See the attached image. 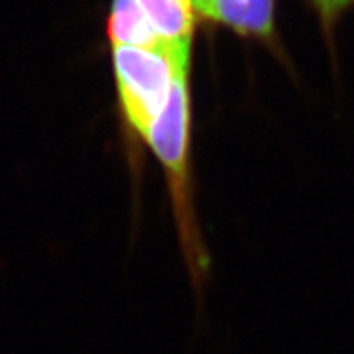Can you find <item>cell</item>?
Returning <instances> with one entry per match:
<instances>
[{
  "instance_id": "cell-4",
  "label": "cell",
  "mask_w": 354,
  "mask_h": 354,
  "mask_svg": "<svg viewBox=\"0 0 354 354\" xmlns=\"http://www.w3.org/2000/svg\"><path fill=\"white\" fill-rule=\"evenodd\" d=\"M109 37L113 46H133L153 51L174 46L159 37L138 0H113L109 19Z\"/></svg>"
},
{
  "instance_id": "cell-5",
  "label": "cell",
  "mask_w": 354,
  "mask_h": 354,
  "mask_svg": "<svg viewBox=\"0 0 354 354\" xmlns=\"http://www.w3.org/2000/svg\"><path fill=\"white\" fill-rule=\"evenodd\" d=\"M138 3L165 41L190 48L194 10L189 0H138Z\"/></svg>"
},
{
  "instance_id": "cell-1",
  "label": "cell",
  "mask_w": 354,
  "mask_h": 354,
  "mask_svg": "<svg viewBox=\"0 0 354 354\" xmlns=\"http://www.w3.org/2000/svg\"><path fill=\"white\" fill-rule=\"evenodd\" d=\"M190 48L143 50L113 46L118 95L130 125L143 138L165 110L177 71L189 68Z\"/></svg>"
},
{
  "instance_id": "cell-7",
  "label": "cell",
  "mask_w": 354,
  "mask_h": 354,
  "mask_svg": "<svg viewBox=\"0 0 354 354\" xmlns=\"http://www.w3.org/2000/svg\"><path fill=\"white\" fill-rule=\"evenodd\" d=\"M209 2H210V0H189V3H190V7H192V10L198 12L202 17H203V13H205L207 7H209Z\"/></svg>"
},
{
  "instance_id": "cell-3",
  "label": "cell",
  "mask_w": 354,
  "mask_h": 354,
  "mask_svg": "<svg viewBox=\"0 0 354 354\" xmlns=\"http://www.w3.org/2000/svg\"><path fill=\"white\" fill-rule=\"evenodd\" d=\"M203 17L241 35L264 39L274 37V0H210Z\"/></svg>"
},
{
  "instance_id": "cell-2",
  "label": "cell",
  "mask_w": 354,
  "mask_h": 354,
  "mask_svg": "<svg viewBox=\"0 0 354 354\" xmlns=\"http://www.w3.org/2000/svg\"><path fill=\"white\" fill-rule=\"evenodd\" d=\"M187 71H177L169 99L165 110L149 128L146 141L156 153L159 161L171 172V184L177 197L184 194L185 162H187L189 138V88Z\"/></svg>"
},
{
  "instance_id": "cell-6",
  "label": "cell",
  "mask_w": 354,
  "mask_h": 354,
  "mask_svg": "<svg viewBox=\"0 0 354 354\" xmlns=\"http://www.w3.org/2000/svg\"><path fill=\"white\" fill-rule=\"evenodd\" d=\"M312 2L313 6L317 7L322 24L328 33L333 30L339 15H342L346 8L354 6V0H312Z\"/></svg>"
}]
</instances>
